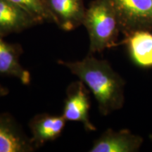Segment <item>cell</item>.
Masks as SVG:
<instances>
[{"label":"cell","instance_id":"277c9868","mask_svg":"<svg viewBox=\"0 0 152 152\" xmlns=\"http://www.w3.org/2000/svg\"><path fill=\"white\" fill-rule=\"evenodd\" d=\"M90 91L80 80L68 85L62 115L67 121L80 123L87 132L96 131V126L90 119Z\"/></svg>","mask_w":152,"mask_h":152},{"label":"cell","instance_id":"8fae6325","mask_svg":"<svg viewBox=\"0 0 152 152\" xmlns=\"http://www.w3.org/2000/svg\"><path fill=\"white\" fill-rule=\"evenodd\" d=\"M0 36V74L16 77L23 85L30 84L31 75L20 63L23 50L18 44H10Z\"/></svg>","mask_w":152,"mask_h":152},{"label":"cell","instance_id":"3957f363","mask_svg":"<svg viewBox=\"0 0 152 152\" xmlns=\"http://www.w3.org/2000/svg\"><path fill=\"white\" fill-rule=\"evenodd\" d=\"M123 35L138 30L152 31V0H109Z\"/></svg>","mask_w":152,"mask_h":152},{"label":"cell","instance_id":"4fadbf2b","mask_svg":"<svg viewBox=\"0 0 152 152\" xmlns=\"http://www.w3.org/2000/svg\"><path fill=\"white\" fill-rule=\"evenodd\" d=\"M9 91L8 88L3 86V85H0V97H2V96H4L6 95L9 94Z\"/></svg>","mask_w":152,"mask_h":152},{"label":"cell","instance_id":"6da1fadb","mask_svg":"<svg viewBox=\"0 0 152 152\" xmlns=\"http://www.w3.org/2000/svg\"><path fill=\"white\" fill-rule=\"evenodd\" d=\"M58 64L67 68L84 83L94 95L102 115L122 109L125 103V81L108 61L88 54L80 61L58 60Z\"/></svg>","mask_w":152,"mask_h":152},{"label":"cell","instance_id":"8992f818","mask_svg":"<svg viewBox=\"0 0 152 152\" xmlns=\"http://www.w3.org/2000/svg\"><path fill=\"white\" fill-rule=\"evenodd\" d=\"M144 142L142 137L130 130L109 128L94 140L90 152H137Z\"/></svg>","mask_w":152,"mask_h":152},{"label":"cell","instance_id":"ba28073f","mask_svg":"<svg viewBox=\"0 0 152 152\" xmlns=\"http://www.w3.org/2000/svg\"><path fill=\"white\" fill-rule=\"evenodd\" d=\"M124 45L134 65L144 69L152 68V31L138 30L126 34L119 42Z\"/></svg>","mask_w":152,"mask_h":152},{"label":"cell","instance_id":"52a82bcc","mask_svg":"<svg viewBox=\"0 0 152 152\" xmlns=\"http://www.w3.org/2000/svg\"><path fill=\"white\" fill-rule=\"evenodd\" d=\"M31 137L9 114H0V152L35 151Z\"/></svg>","mask_w":152,"mask_h":152},{"label":"cell","instance_id":"5bb4252c","mask_svg":"<svg viewBox=\"0 0 152 152\" xmlns=\"http://www.w3.org/2000/svg\"><path fill=\"white\" fill-rule=\"evenodd\" d=\"M149 139H150V140H151V142H152V134H150V135H149Z\"/></svg>","mask_w":152,"mask_h":152},{"label":"cell","instance_id":"30bf717a","mask_svg":"<svg viewBox=\"0 0 152 152\" xmlns=\"http://www.w3.org/2000/svg\"><path fill=\"white\" fill-rule=\"evenodd\" d=\"M39 24L33 16L9 0H0V36L20 33Z\"/></svg>","mask_w":152,"mask_h":152},{"label":"cell","instance_id":"9c48e42d","mask_svg":"<svg viewBox=\"0 0 152 152\" xmlns=\"http://www.w3.org/2000/svg\"><path fill=\"white\" fill-rule=\"evenodd\" d=\"M67 121L63 115L49 113L37 114L30 121L31 140L35 149L42 147L47 142L59 137Z\"/></svg>","mask_w":152,"mask_h":152},{"label":"cell","instance_id":"7a4b0ae2","mask_svg":"<svg viewBox=\"0 0 152 152\" xmlns=\"http://www.w3.org/2000/svg\"><path fill=\"white\" fill-rule=\"evenodd\" d=\"M83 25L90 39L89 54L119 46L118 20L109 0H94L85 11Z\"/></svg>","mask_w":152,"mask_h":152},{"label":"cell","instance_id":"7c38bea8","mask_svg":"<svg viewBox=\"0 0 152 152\" xmlns=\"http://www.w3.org/2000/svg\"><path fill=\"white\" fill-rule=\"evenodd\" d=\"M33 16L39 23L52 22L44 0H9Z\"/></svg>","mask_w":152,"mask_h":152},{"label":"cell","instance_id":"5b68a950","mask_svg":"<svg viewBox=\"0 0 152 152\" xmlns=\"http://www.w3.org/2000/svg\"><path fill=\"white\" fill-rule=\"evenodd\" d=\"M47 11L58 28L72 31L83 25L86 8L83 0H44Z\"/></svg>","mask_w":152,"mask_h":152}]
</instances>
